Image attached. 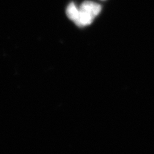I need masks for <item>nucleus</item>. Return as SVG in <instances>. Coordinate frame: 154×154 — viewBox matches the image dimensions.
<instances>
[{
    "label": "nucleus",
    "instance_id": "f257e3e1",
    "mask_svg": "<svg viewBox=\"0 0 154 154\" xmlns=\"http://www.w3.org/2000/svg\"><path fill=\"white\" fill-rule=\"evenodd\" d=\"M101 6L91 1H85L79 8L74 3L69 4L66 13L68 18L75 23L79 27H84L90 25L94 19L101 11Z\"/></svg>",
    "mask_w": 154,
    "mask_h": 154
}]
</instances>
